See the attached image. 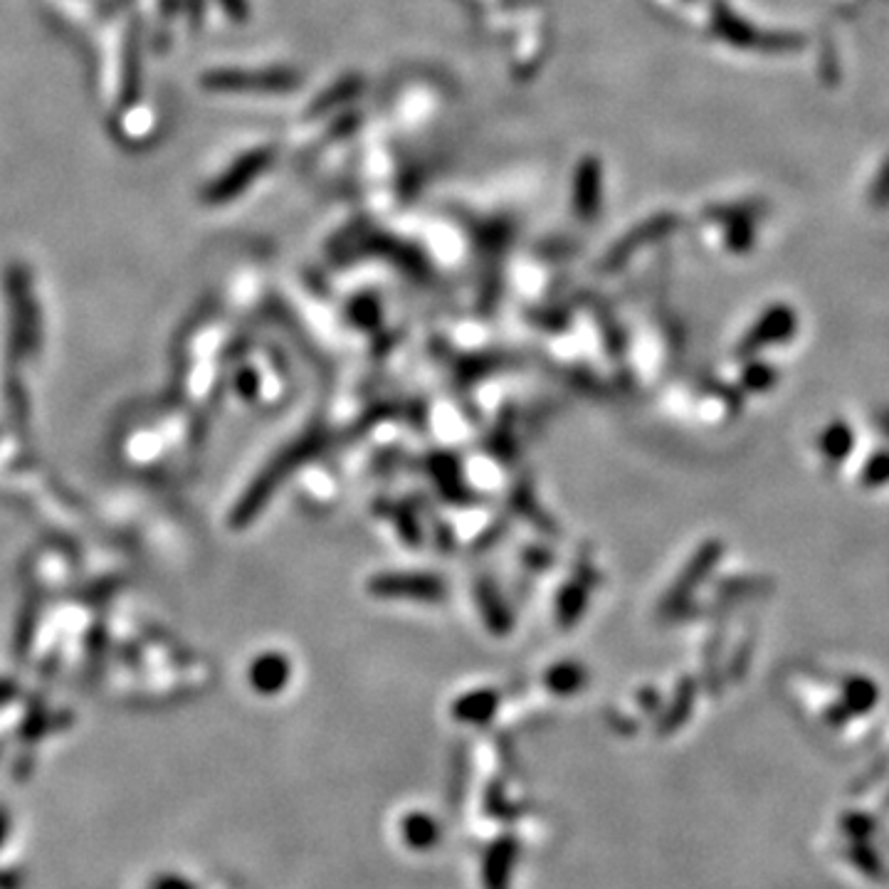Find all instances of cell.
Returning a JSON list of instances; mask_svg holds the SVG:
<instances>
[{"label":"cell","instance_id":"1","mask_svg":"<svg viewBox=\"0 0 889 889\" xmlns=\"http://www.w3.org/2000/svg\"><path fill=\"white\" fill-rule=\"evenodd\" d=\"M403 833L405 840H408L413 848H428V845H433V840L438 838V825H435L428 815L415 813L403 823Z\"/></svg>","mask_w":889,"mask_h":889},{"label":"cell","instance_id":"2","mask_svg":"<svg viewBox=\"0 0 889 889\" xmlns=\"http://www.w3.org/2000/svg\"><path fill=\"white\" fill-rule=\"evenodd\" d=\"M788 331H793V317H788V314H773V317H766L764 322L756 326L754 339H749V344H768V341H776L778 336H786Z\"/></svg>","mask_w":889,"mask_h":889},{"label":"cell","instance_id":"3","mask_svg":"<svg viewBox=\"0 0 889 889\" xmlns=\"http://www.w3.org/2000/svg\"><path fill=\"white\" fill-rule=\"evenodd\" d=\"M848 447H852V435L843 428V425H838V428H835L833 433H828V438H825V450H828L833 457H843V452H848Z\"/></svg>","mask_w":889,"mask_h":889},{"label":"cell","instance_id":"4","mask_svg":"<svg viewBox=\"0 0 889 889\" xmlns=\"http://www.w3.org/2000/svg\"><path fill=\"white\" fill-rule=\"evenodd\" d=\"M867 480L870 482H885V480H889V457L887 455H882V457H877L875 462H870V465H867Z\"/></svg>","mask_w":889,"mask_h":889}]
</instances>
